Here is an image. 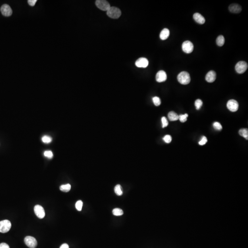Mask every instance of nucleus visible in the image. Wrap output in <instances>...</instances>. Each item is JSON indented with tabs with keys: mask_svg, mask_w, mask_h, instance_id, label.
<instances>
[{
	"mask_svg": "<svg viewBox=\"0 0 248 248\" xmlns=\"http://www.w3.org/2000/svg\"><path fill=\"white\" fill-rule=\"evenodd\" d=\"M177 80L181 84L187 85L190 83L191 78L189 73L186 71H182L177 76Z\"/></svg>",
	"mask_w": 248,
	"mask_h": 248,
	"instance_id": "1",
	"label": "nucleus"
},
{
	"mask_svg": "<svg viewBox=\"0 0 248 248\" xmlns=\"http://www.w3.org/2000/svg\"><path fill=\"white\" fill-rule=\"evenodd\" d=\"M107 14L109 18L117 19L121 16V11L120 9L116 7H111L107 11Z\"/></svg>",
	"mask_w": 248,
	"mask_h": 248,
	"instance_id": "2",
	"label": "nucleus"
},
{
	"mask_svg": "<svg viewBox=\"0 0 248 248\" xmlns=\"http://www.w3.org/2000/svg\"><path fill=\"white\" fill-rule=\"evenodd\" d=\"M11 228V223L9 220H5L0 221V232L1 233L8 232L10 230Z\"/></svg>",
	"mask_w": 248,
	"mask_h": 248,
	"instance_id": "3",
	"label": "nucleus"
},
{
	"mask_svg": "<svg viewBox=\"0 0 248 248\" xmlns=\"http://www.w3.org/2000/svg\"><path fill=\"white\" fill-rule=\"evenodd\" d=\"M95 3L99 9L104 11H107L111 7L109 2L105 0H97Z\"/></svg>",
	"mask_w": 248,
	"mask_h": 248,
	"instance_id": "4",
	"label": "nucleus"
},
{
	"mask_svg": "<svg viewBox=\"0 0 248 248\" xmlns=\"http://www.w3.org/2000/svg\"><path fill=\"white\" fill-rule=\"evenodd\" d=\"M248 65L247 63L245 61H240L238 62L235 66V70L239 74L244 73L248 69Z\"/></svg>",
	"mask_w": 248,
	"mask_h": 248,
	"instance_id": "5",
	"label": "nucleus"
},
{
	"mask_svg": "<svg viewBox=\"0 0 248 248\" xmlns=\"http://www.w3.org/2000/svg\"><path fill=\"white\" fill-rule=\"evenodd\" d=\"M24 243L28 247L30 248H36L37 245V242L35 238L31 236H27L24 239Z\"/></svg>",
	"mask_w": 248,
	"mask_h": 248,
	"instance_id": "6",
	"label": "nucleus"
},
{
	"mask_svg": "<svg viewBox=\"0 0 248 248\" xmlns=\"http://www.w3.org/2000/svg\"><path fill=\"white\" fill-rule=\"evenodd\" d=\"M193 44L189 41H184L182 45V49L186 53H192L193 51Z\"/></svg>",
	"mask_w": 248,
	"mask_h": 248,
	"instance_id": "7",
	"label": "nucleus"
},
{
	"mask_svg": "<svg viewBox=\"0 0 248 248\" xmlns=\"http://www.w3.org/2000/svg\"><path fill=\"white\" fill-rule=\"evenodd\" d=\"M226 106L230 111L234 112L238 110L239 105V103H238L237 101L231 99L228 101L227 104H226Z\"/></svg>",
	"mask_w": 248,
	"mask_h": 248,
	"instance_id": "8",
	"label": "nucleus"
},
{
	"mask_svg": "<svg viewBox=\"0 0 248 248\" xmlns=\"http://www.w3.org/2000/svg\"><path fill=\"white\" fill-rule=\"evenodd\" d=\"M34 212L36 216L40 219H43L45 216L44 208L40 205H36L34 207Z\"/></svg>",
	"mask_w": 248,
	"mask_h": 248,
	"instance_id": "9",
	"label": "nucleus"
},
{
	"mask_svg": "<svg viewBox=\"0 0 248 248\" xmlns=\"http://www.w3.org/2000/svg\"><path fill=\"white\" fill-rule=\"evenodd\" d=\"M1 14L5 17H9L12 14L13 11L11 7L7 4H4L1 7Z\"/></svg>",
	"mask_w": 248,
	"mask_h": 248,
	"instance_id": "10",
	"label": "nucleus"
},
{
	"mask_svg": "<svg viewBox=\"0 0 248 248\" xmlns=\"http://www.w3.org/2000/svg\"><path fill=\"white\" fill-rule=\"evenodd\" d=\"M135 64L137 67L145 68L149 65V61L146 58L141 57L136 61Z\"/></svg>",
	"mask_w": 248,
	"mask_h": 248,
	"instance_id": "11",
	"label": "nucleus"
},
{
	"mask_svg": "<svg viewBox=\"0 0 248 248\" xmlns=\"http://www.w3.org/2000/svg\"><path fill=\"white\" fill-rule=\"evenodd\" d=\"M167 79V74L166 72L163 70H160L157 73L156 76V80L158 82H163L166 81Z\"/></svg>",
	"mask_w": 248,
	"mask_h": 248,
	"instance_id": "12",
	"label": "nucleus"
},
{
	"mask_svg": "<svg viewBox=\"0 0 248 248\" xmlns=\"http://www.w3.org/2000/svg\"><path fill=\"white\" fill-rule=\"evenodd\" d=\"M228 9L230 12L234 14H239L242 11L241 7L238 4L234 3L230 5Z\"/></svg>",
	"mask_w": 248,
	"mask_h": 248,
	"instance_id": "13",
	"label": "nucleus"
},
{
	"mask_svg": "<svg viewBox=\"0 0 248 248\" xmlns=\"http://www.w3.org/2000/svg\"><path fill=\"white\" fill-rule=\"evenodd\" d=\"M216 78V74L214 71H209L206 75L205 80L209 83H212L215 81Z\"/></svg>",
	"mask_w": 248,
	"mask_h": 248,
	"instance_id": "14",
	"label": "nucleus"
},
{
	"mask_svg": "<svg viewBox=\"0 0 248 248\" xmlns=\"http://www.w3.org/2000/svg\"><path fill=\"white\" fill-rule=\"evenodd\" d=\"M193 18L196 22L199 24H203L205 21V18L199 13H195L193 14Z\"/></svg>",
	"mask_w": 248,
	"mask_h": 248,
	"instance_id": "15",
	"label": "nucleus"
},
{
	"mask_svg": "<svg viewBox=\"0 0 248 248\" xmlns=\"http://www.w3.org/2000/svg\"><path fill=\"white\" fill-rule=\"evenodd\" d=\"M169 30H168L167 28H165L160 32L159 37H160V38L162 40H165L167 39L169 37Z\"/></svg>",
	"mask_w": 248,
	"mask_h": 248,
	"instance_id": "16",
	"label": "nucleus"
},
{
	"mask_svg": "<svg viewBox=\"0 0 248 248\" xmlns=\"http://www.w3.org/2000/svg\"><path fill=\"white\" fill-rule=\"evenodd\" d=\"M168 117L170 121H176L178 120L179 116L174 111H171L168 114Z\"/></svg>",
	"mask_w": 248,
	"mask_h": 248,
	"instance_id": "17",
	"label": "nucleus"
},
{
	"mask_svg": "<svg viewBox=\"0 0 248 248\" xmlns=\"http://www.w3.org/2000/svg\"><path fill=\"white\" fill-rule=\"evenodd\" d=\"M216 44L219 47H222L225 43V38L222 35H220L216 39Z\"/></svg>",
	"mask_w": 248,
	"mask_h": 248,
	"instance_id": "18",
	"label": "nucleus"
},
{
	"mask_svg": "<svg viewBox=\"0 0 248 248\" xmlns=\"http://www.w3.org/2000/svg\"><path fill=\"white\" fill-rule=\"evenodd\" d=\"M239 134L241 136L244 137L246 140L248 139V130L246 128L241 129L239 130Z\"/></svg>",
	"mask_w": 248,
	"mask_h": 248,
	"instance_id": "19",
	"label": "nucleus"
},
{
	"mask_svg": "<svg viewBox=\"0 0 248 248\" xmlns=\"http://www.w3.org/2000/svg\"><path fill=\"white\" fill-rule=\"evenodd\" d=\"M71 189V185L70 184L62 185L60 187V190L64 192H68Z\"/></svg>",
	"mask_w": 248,
	"mask_h": 248,
	"instance_id": "20",
	"label": "nucleus"
},
{
	"mask_svg": "<svg viewBox=\"0 0 248 248\" xmlns=\"http://www.w3.org/2000/svg\"><path fill=\"white\" fill-rule=\"evenodd\" d=\"M114 192L117 195L121 196L123 195V191L121 189V186L120 184L116 186L114 188Z\"/></svg>",
	"mask_w": 248,
	"mask_h": 248,
	"instance_id": "21",
	"label": "nucleus"
},
{
	"mask_svg": "<svg viewBox=\"0 0 248 248\" xmlns=\"http://www.w3.org/2000/svg\"><path fill=\"white\" fill-rule=\"evenodd\" d=\"M112 212L115 216H120L124 214L123 211L119 208H115L113 210Z\"/></svg>",
	"mask_w": 248,
	"mask_h": 248,
	"instance_id": "22",
	"label": "nucleus"
},
{
	"mask_svg": "<svg viewBox=\"0 0 248 248\" xmlns=\"http://www.w3.org/2000/svg\"><path fill=\"white\" fill-rule=\"evenodd\" d=\"M188 114H181L179 116V119L180 121H181V122L184 123L187 120V118L188 117Z\"/></svg>",
	"mask_w": 248,
	"mask_h": 248,
	"instance_id": "23",
	"label": "nucleus"
},
{
	"mask_svg": "<svg viewBox=\"0 0 248 248\" xmlns=\"http://www.w3.org/2000/svg\"><path fill=\"white\" fill-rule=\"evenodd\" d=\"M203 102L201 100L198 99L196 100L195 102V106L196 109H200L201 107L202 106Z\"/></svg>",
	"mask_w": 248,
	"mask_h": 248,
	"instance_id": "24",
	"label": "nucleus"
},
{
	"mask_svg": "<svg viewBox=\"0 0 248 248\" xmlns=\"http://www.w3.org/2000/svg\"><path fill=\"white\" fill-rule=\"evenodd\" d=\"M42 141H43L44 143H50L52 141V139H51L50 137L45 135V136H44L43 138H42Z\"/></svg>",
	"mask_w": 248,
	"mask_h": 248,
	"instance_id": "25",
	"label": "nucleus"
},
{
	"mask_svg": "<svg viewBox=\"0 0 248 248\" xmlns=\"http://www.w3.org/2000/svg\"><path fill=\"white\" fill-rule=\"evenodd\" d=\"M83 206V202L81 200H78L76 203V207L77 210L81 211Z\"/></svg>",
	"mask_w": 248,
	"mask_h": 248,
	"instance_id": "26",
	"label": "nucleus"
},
{
	"mask_svg": "<svg viewBox=\"0 0 248 248\" xmlns=\"http://www.w3.org/2000/svg\"><path fill=\"white\" fill-rule=\"evenodd\" d=\"M153 103L156 106H159L161 104V100L158 97H154L153 98Z\"/></svg>",
	"mask_w": 248,
	"mask_h": 248,
	"instance_id": "27",
	"label": "nucleus"
},
{
	"mask_svg": "<svg viewBox=\"0 0 248 248\" xmlns=\"http://www.w3.org/2000/svg\"><path fill=\"white\" fill-rule=\"evenodd\" d=\"M213 126L214 129L216 130H221L222 129V126L221 125V124L218 122H214L213 124Z\"/></svg>",
	"mask_w": 248,
	"mask_h": 248,
	"instance_id": "28",
	"label": "nucleus"
},
{
	"mask_svg": "<svg viewBox=\"0 0 248 248\" xmlns=\"http://www.w3.org/2000/svg\"><path fill=\"white\" fill-rule=\"evenodd\" d=\"M44 154V156L45 157L49 158V159H51V158H53V152H51L50 150L45 151Z\"/></svg>",
	"mask_w": 248,
	"mask_h": 248,
	"instance_id": "29",
	"label": "nucleus"
},
{
	"mask_svg": "<svg viewBox=\"0 0 248 248\" xmlns=\"http://www.w3.org/2000/svg\"><path fill=\"white\" fill-rule=\"evenodd\" d=\"M163 139L164 141H165L166 143H169L172 142V137L169 135H166Z\"/></svg>",
	"mask_w": 248,
	"mask_h": 248,
	"instance_id": "30",
	"label": "nucleus"
},
{
	"mask_svg": "<svg viewBox=\"0 0 248 248\" xmlns=\"http://www.w3.org/2000/svg\"><path fill=\"white\" fill-rule=\"evenodd\" d=\"M161 121L162 123L163 128L167 127L168 126V122L167 121V119L165 117H163L162 118H161Z\"/></svg>",
	"mask_w": 248,
	"mask_h": 248,
	"instance_id": "31",
	"label": "nucleus"
},
{
	"mask_svg": "<svg viewBox=\"0 0 248 248\" xmlns=\"http://www.w3.org/2000/svg\"><path fill=\"white\" fill-rule=\"evenodd\" d=\"M207 142V138H206L205 137H203L201 140L199 142V144L200 145L203 146V145L205 144Z\"/></svg>",
	"mask_w": 248,
	"mask_h": 248,
	"instance_id": "32",
	"label": "nucleus"
},
{
	"mask_svg": "<svg viewBox=\"0 0 248 248\" xmlns=\"http://www.w3.org/2000/svg\"><path fill=\"white\" fill-rule=\"evenodd\" d=\"M37 1V0H28V4L30 5V6L33 7L36 4Z\"/></svg>",
	"mask_w": 248,
	"mask_h": 248,
	"instance_id": "33",
	"label": "nucleus"
},
{
	"mask_svg": "<svg viewBox=\"0 0 248 248\" xmlns=\"http://www.w3.org/2000/svg\"><path fill=\"white\" fill-rule=\"evenodd\" d=\"M0 248H10L9 245L6 243H2L0 244Z\"/></svg>",
	"mask_w": 248,
	"mask_h": 248,
	"instance_id": "34",
	"label": "nucleus"
},
{
	"mask_svg": "<svg viewBox=\"0 0 248 248\" xmlns=\"http://www.w3.org/2000/svg\"><path fill=\"white\" fill-rule=\"evenodd\" d=\"M60 248H69V246L67 244H64L60 246Z\"/></svg>",
	"mask_w": 248,
	"mask_h": 248,
	"instance_id": "35",
	"label": "nucleus"
}]
</instances>
